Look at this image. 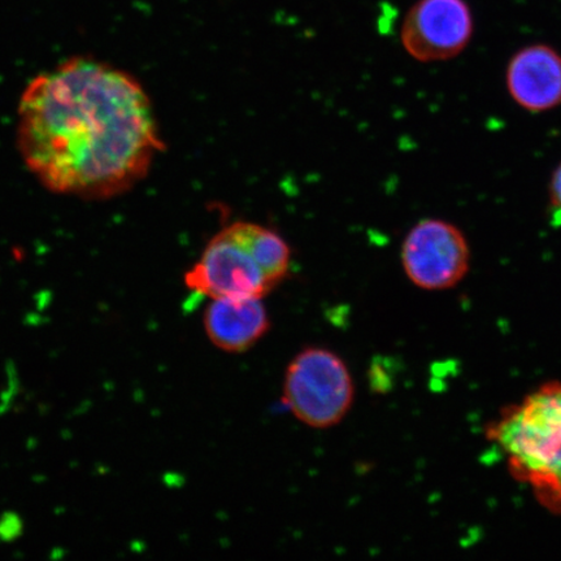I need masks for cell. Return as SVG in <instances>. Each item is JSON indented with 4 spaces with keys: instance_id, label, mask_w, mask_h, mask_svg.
Returning a JSON list of instances; mask_svg holds the SVG:
<instances>
[{
    "instance_id": "cell-1",
    "label": "cell",
    "mask_w": 561,
    "mask_h": 561,
    "mask_svg": "<svg viewBox=\"0 0 561 561\" xmlns=\"http://www.w3.org/2000/svg\"><path fill=\"white\" fill-rule=\"evenodd\" d=\"M18 147L47 191L94 201L130 191L164 150L136 77L89 58L30 82L19 103Z\"/></svg>"
},
{
    "instance_id": "cell-2",
    "label": "cell",
    "mask_w": 561,
    "mask_h": 561,
    "mask_svg": "<svg viewBox=\"0 0 561 561\" xmlns=\"http://www.w3.org/2000/svg\"><path fill=\"white\" fill-rule=\"evenodd\" d=\"M486 438L500 447L514 479L561 516V382H549L503 409Z\"/></svg>"
},
{
    "instance_id": "cell-3",
    "label": "cell",
    "mask_w": 561,
    "mask_h": 561,
    "mask_svg": "<svg viewBox=\"0 0 561 561\" xmlns=\"http://www.w3.org/2000/svg\"><path fill=\"white\" fill-rule=\"evenodd\" d=\"M290 263L289 244L275 230L236 221L208 242L185 285L210 299H263L289 275Z\"/></svg>"
},
{
    "instance_id": "cell-4",
    "label": "cell",
    "mask_w": 561,
    "mask_h": 561,
    "mask_svg": "<svg viewBox=\"0 0 561 561\" xmlns=\"http://www.w3.org/2000/svg\"><path fill=\"white\" fill-rule=\"evenodd\" d=\"M355 388L346 363L333 351L308 347L286 369L284 401L313 430L340 424L353 407Z\"/></svg>"
},
{
    "instance_id": "cell-5",
    "label": "cell",
    "mask_w": 561,
    "mask_h": 561,
    "mask_svg": "<svg viewBox=\"0 0 561 561\" xmlns=\"http://www.w3.org/2000/svg\"><path fill=\"white\" fill-rule=\"evenodd\" d=\"M401 256L407 277L427 291L453 289L471 265L467 237L454 224L440 219L419 221L405 236Z\"/></svg>"
},
{
    "instance_id": "cell-6",
    "label": "cell",
    "mask_w": 561,
    "mask_h": 561,
    "mask_svg": "<svg viewBox=\"0 0 561 561\" xmlns=\"http://www.w3.org/2000/svg\"><path fill=\"white\" fill-rule=\"evenodd\" d=\"M473 33L466 0H419L404 19L402 44L417 61H446L466 50Z\"/></svg>"
},
{
    "instance_id": "cell-7",
    "label": "cell",
    "mask_w": 561,
    "mask_h": 561,
    "mask_svg": "<svg viewBox=\"0 0 561 561\" xmlns=\"http://www.w3.org/2000/svg\"><path fill=\"white\" fill-rule=\"evenodd\" d=\"M508 93L531 114L561 105V53L552 46H525L512 56L506 70Z\"/></svg>"
},
{
    "instance_id": "cell-8",
    "label": "cell",
    "mask_w": 561,
    "mask_h": 561,
    "mask_svg": "<svg viewBox=\"0 0 561 561\" xmlns=\"http://www.w3.org/2000/svg\"><path fill=\"white\" fill-rule=\"evenodd\" d=\"M203 325L217 348L240 354L268 333L271 320L261 298H219L207 307Z\"/></svg>"
},
{
    "instance_id": "cell-9",
    "label": "cell",
    "mask_w": 561,
    "mask_h": 561,
    "mask_svg": "<svg viewBox=\"0 0 561 561\" xmlns=\"http://www.w3.org/2000/svg\"><path fill=\"white\" fill-rule=\"evenodd\" d=\"M551 219L561 224V161L552 172L549 186Z\"/></svg>"
}]
</instances>
